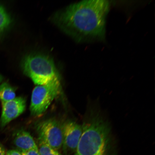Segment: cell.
<instances>
[{
  "mask_svg": "<svg viewBox=\"0 0 155 155\" xmlns=\"http://www.w3.org/2000/svg\"><path fill=\"white\" fill-rule=\"evenodd\" d=\"M3 78L2 75L0 74V83H1L3 80Z\"/></svg>",
  "mask_w": 155,
  "mask_h": 155,
  "instance_id": "9a60e30c",
  "label": "cell"
},
{
  "mask_svg": "<svg viewBox=\"0 0 155 155\" xmlns=\"http://www.w3.org/2000/svg\"><path fill=\"white\" fill-rule=\"evenodd\" d=\"M38 150L40 155H61L58 150L40 141H39Z\"/></svg>",
  "mask_w": 155,
  "mask_h": 155,
  "instance_id": "8fae6325",
  "label": "cell"
},
{
  "mask_svg": "<svg viewBox=\"0 0 155 155\" xmlns=\"http://www.w3.org/2000/svg\"><path fill=\"white\" fill-rule=\"evenodd\" d=\"M2 104L0 127H3L24 112L26 101L23 97H18L9 101L2 102Z\"/></svg>",
  "mask_w": 155,
  "mask_h": 155,
  "instance_id": "8992f818",
  "label": "cell"
},
{
  "mask_svg": "<svg viewBox=\"0 0 155 155\" xmlns=\"http://www.w3.org/2000/svg\"><path fill=\"white\" fill-rule=\"evenodd\" d=\"M22 155H40L38 149H31V150L22 151L21 152Z\"/></svg>",
  "mask_w": 155,
  "mask_h": 155,
  "instance_id": "7c38bea8",
  "label": "cell"
},
{
  "mask_svg": "<svg viewBox=\"0 0 155 155\" xmlns=\"http://www.w3.org/2000/svg\"><path fill=\"white\" fill-rule=\"evenodd\" d=\"M76 155H106L111 139L109 124L99 114L89 115L83 123Z\"/></svg>",
  "mask_w": 155,
  "mask_h": 155,
  "instance_id": "7a4b0ae2",
  "label": "cell"
},
{
  "mask_svg": "<svg viewBox=\"0 0 155 155\" xmlns=\"http://www.w3.org/2000/svg\"><path fill=\"white\" fill-rule=\"evenodd\" d=\"M23 73L40 86L48 84L60 77L53 60L42 54H31L25 57L21 63Z\"/></svg>",
  "mask_w": 155,
  "mask_h": 155,
  "instance_id": "3957f363",
  "label": "cell"
},
{
  "mask_svg": "<svg viewBox=\"0 0 155 155\" xmlns=\"http://www.w3.org/2000/svg\"><path fill=\"white\" fill-rule=\"evenodd\" d=\"M39 141L45 143L55 150L62 147V126L55 119L41 122L37 128Z\"/></svg>",
  "mask_w": 155,
  "mask_h": 155,
  "instance_id": "5b68a950",
  "label": "cell"
},
{
  "mask_svg": "<svg viewBox=\"0 0 155 155\" xmlns=\"http://www.w3.org/2000/svg\"><path fill=\"white\" fill-rule=\"evenodd\" d=\"M5 155H22V154L18 150H10L7 151Z\"/></svg>",
  "mask_w": 155,
  "mask_h": 155,
  "instance_id": "4fadbf2b",
  "label": "cell"
},
{
  "mask_svg": "<svg viewBox=\"0 0 155 155\" xmlns=\"http://www.w3.org/2000/svg\"><path fill=\"white\" fill-rule=\"evenodd\" d=\"M11 23V19L2 6L0 5V34L7 28Z\"/></svg>",
  "mask_w": 155,
  "mask_h": 155,
  "instance_id": "30bf717a",
  "label": "cell"
},
{
  "mask_svg": "<svg viewBox=\"0 0 155 155\" xmlns=\"http://www.w3.org/2000/svg\"><path fill=\"white\" fill-rule=\"evenodd\" d=\"M16 97L14 88L7 82L0 85V100L2 102L9 101Z\"/></svg>",
  "mask_w": 155,
  "mask_h": 155,
  "instance_id": "9c48e42d",
  "label": "cell"
},
{
  "mask_svg": "<svg viewBox=\"0 0 155 155\" xmlns=\"http://www.w3.org/2000/svg\"><path fill=\"white\" fill-rule=\"evenodd\" d=\"M63 150L66 154L76 150L82 133V126L69 121L62 126Z\"/></svg>",
  "mask_w": 155,
  "mask_h": 155,
  "instance_id": "52a82bcc",
  "label": "cell"
},
{
  "mask_svg": "<svg viewBox=\"0 0 155 155\" xmlns=\"http://www.w3.org/2000/svg\"><path fill=\"white\" fill-rule=\"evenodd\" d=\"M5 152L4 147L0 143V155H5Z\"/></svg>",
  "mask_w": 155,
  "mask_h": 155,
  "instance_id": "5bb4252c",
  "label": "cell"
},
{
  "mask_svg": "<svg viewBox=\"0 0 155 155\" xmlns=\"http://www.w3.org/2000/svg\"><path fill=\"white\" fill-rule=\"evenodd\" d=\"M61 90L60 77L54 79L47 84L35 87L31 99V114L38 116L44 113L54 99L60 94Z\"/></svg>",
  "mask_w": 155,
  "mask_h": 155,
  "instance_id": "277c9868",
  "label": "cell"
},
{
  "mask_svg": "<svg viewBox=\"0 0 155 155\" xmlns=\"http://www.w3.org/2000/svg\"><path fill=\"white\" fill-rule=\"evenodd\" d=\"M110 8L108 1L85 0L58 11L52 20L77 42L104 41Z\"/></svg>",
  "mask_w": 155,
  "mask_h": 155,
  "instance_id": "6da1fadb",
  "label": "cell"
},
{
  "mask_svg": "<svg viewBox=\"0 0 155 155\" xmlns=\"http://www.w3.org/2000/svg\"><path fill=\"white\" fill-rule=\"evenodd\" d=\"M13 142L19 152L38 148L30 134L24 130L17 132L15 134Z\"/></svg>",
  "mask_w": 155,
  "mask_h": 155,
  "instance_id": "ba28073f",
  "label": "cell"
}]
</instances>
